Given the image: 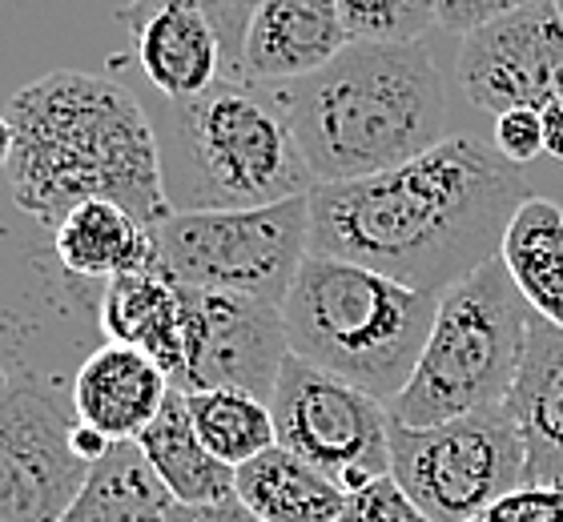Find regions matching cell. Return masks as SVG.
I'll return each instance as SVG.
<instances>
[{"mask_svg": "<svg viewBox=\"0 0 563 522\" xmlns=\"http://www.w3.org/2000/svg\"><path fill=\"white\" fill-rule=\"evenodd\" d=\"M137 446L145 451L153 475L162 478V487L169 490L174 502H222L238 495L234 466H225L222 458H213L201 446L181 390H169L157 418L141 430Z\"/></svg>", "mask_w": 563, "mask_h": 522, "instance_id": "20", "label": "cell"}, {"mask_svg": "<svg viewBox=\"0 0 563 522\" xmlns=\"http://www.w3.org/2000/svg\"><path fill=\"white\" fill-rule=\"evenodd\" d=\"M153 237L162 269L181 286L282 306L310 254V193L258 209H174Z\"/></svg>", "mask_w": 563, "mask_h": 522, "instance_id": "7", "label": "cell"}, {"mask_svg": "<svg viewBox=\"0 0 563 522\" xmlns=\"http://www.w3.org/2000/svg\"><path fill=\"white\" fill-rule=\"evenodd\" d=\"M528 4H540V0H434V24H443L446 33L467 36L499 16L528 9Z\"/></svg>", "mask_w": 563, "mask_h": 522, "instance_id": "29", "label": "cell"}, {"mask_svg": "<svg viewBox=\"0 0 563 522\" xmlns=\"http://www.w3.org/2000/svg\"><path fill=\"white\" fill-rule=\"evenodd\" d=\"M174 499L137 442H113L57 522H165Z\"/></svg>", "mask_w": 563, "mask_h": 522, "instance_id": "21", "label": "cell"}, {"mask_svg": "<svg viewBox=\"0 0 563 522\" xmlns=\"http://www.w3.org/2000/svg\"><path fill=\"white\" fill-rule=\"evenodd\" d=\"M234 490L262 522H339L346 507V490L286 446L238 466Z\"/></svg>", "mask_w": 563, "mask_h": 522, "instance_id": "19", "label": "cell"}, {"mask_svg": "<svg viewBox=\"0 0 563 522\" xmlns=\"http://www.w3.org/2000/svg\"><path fill=\"white\" fill-rule=\"evenodd\" d=\"M495 149L504 153L507 162L528 165L543 153V116L540 109H507L495 116Z\"/></svg>", "mask_w": 563, "mask_h": 522, "instance_id": "27", "label": "cell"}, {"mask_svg": "<svg viewBox=\"0 0 563 522\" xmlns=\"http://www.w3.org/2000/svg\"><path fill=\"white\" fill-rule=\"evenodd\" d=\"M290 354L282 306L222 290L186 286V354L174 374V390L238 386L271 402L282 362Z\"/></svg>", "mask_w": 563, "mask_h": 522, "instance_id": "11", "label": "cell"}, {"mask_svg": "<svg viewBox=\"0 0 563 522\" xmlns=\"http://www.w3.org/2000/svg\"><path fill=\"white\" fill-rule=\"evenodd\" d=\"M342 522H431L415 507V499L395 482V475H378L346 495Z\"/></svg>", "mask_w": 563, "mask_h": 522, "instance_id": "25", "label": "cell"}, {"mask_svg": "<svg viewBox=\"0 0 563 522\" xmlns=\"http://www.w3.org/2000/svg\"><path fill=\"white\" fill-rule=\"evenodd\" d=\"M390 475L431 522H471L523 482V442L504 407L434 426L390 418Z\"/></svg>", "mask_w": 563, "mask_h": 522, "instance_id": "8", "label": "cell"}, {"mask_svg": "<svg viewBox=\"0 0 563 522\" xmlns=\"http://www.w3.org/2000/svg\"><path fill=\"white\" fill-rule=\"evenodd\" d=\"M97 322L109 342L145 349L157 358L174 382L181 354H186V286L174 281L162 266L133 269L106 281Z\"/></svg>", "mask_w": 563, "mask_h": 522, "instance_id": "17", "label": "cell"}, {"mask_svg": "<svg viewBox=\"0 0 563 522\" xmlns=\"http://www.w3.org/2000/svg\"><path fill=\"white\" fill-rule=\"evenodd\" d=\"M459 89L483 113L548 109L563 101V16L555 0L499 16L463 36L455 60Z\"/></svg>", "mask_w": 563, "mask_h": 522, "instance_id": "12", "label": "cell"}, {"mask_svg": "<svg viewBox=\"0 0 563 522\" xmlns=\"http://www.w3.org/2000/svg\"><path fill=\"white\" fill-rule=\"evenodd\" d=\"M351 41L339 0H262L242 48V77L258 85L298 81Z\"/></svg>", "mask_w": 563, "mask_h": 522, "instance_id": "15", "label": "cell"}, {"mask_svg": "<svg viewBox=\"0 0 563 522\" xmlns=\"http://www.w3.org/2000/svg\"><path fill=\"white\" fill-rule=\"evenodd\" d=\"M504 410L523 442V482H563V325L531 313L523 366Z\"/></svg>", "mask_w": 563, "mask_h": 522, "instance_id": "16", "label": "cell"}, {"mask_svg": "<svg viewBox=\"0 0 563 522\" xmlns=\"http://www.w3.org/2000/svg\"><path fill=\"white\" fill-rule=\"evenodd\" d=\"M189 4H198L213 21L225 45V57H230V69H234V77H242V48H246L250 21H254L262 0H189Z\"/></svg>", "mask_w": 563, "mask_h": 522, "instance_id": "28", "label": "cell"}, {"mask_svg": "<svg viewBox=\"0 0 563 522\" xmlns=\"http://www.w3.org/2000/svg\"><path fill=\"white\" fill-rule=\"evenodd\" d=\"M531 306L492 257L471 278L439 293L431 334L411 378L390 402V418L407 426H434L463 414L504 407L528 349Z\"/></svg>", "mask_w": 563, "mask_h": 522, "instance_id": "6", "label": "cell"}, {"mask_svg": "<svg viewBox=\"0 0 563 522\" xmlns=\"http://www.w3.org/2000/svg\"><path fill=\"white\" fill-rule=\"evenodd\" d=\"M540 116H543V153L552 162H563V101L540 109Z\"/></svg>", "mask_w": 563, "mask_h": 522, "instance_id": "31", "label": "cell"}, {"mask_svg": "<svg viewBox=\"0 0 563 522\" xmlns=\"http://www.w3.org/2000/svg\"><path fill=\"white\" fill-rule=\"evenodd\" d=\"M53 245H57L60 266L73 269L77 278L109 281L118 274L162 266L153 225L109 198L81 201L77 209H69L53 230Z\"/></svg>", "mask_w": 563, "mask_h": 522, "instance_id": "18", "label": "cell"}, {"mask_svg": "<svg viewBox=\"0 0 563 522\" xmlns=\"http://www.w3.org/2000/svg\"><path fill=\"white\" fill-rule=\"evenodd\" d=\"M169 390L174 382L162 362L137 346L109 342L93 349L81 362V370L73 374L69 398L77 422L93 426L109 442H137L141 430L157 418Z\"/></svg>", "mask_w": 563, "mask_h": 522, "instance_id": "14", "label": "cell"}, {"mask_svg": "<svg viewBox=\"0 0 563 522\" xmlns=\"http://www.w3.org/2000/svg\"><path fill=\"white\" fill-rule=\"evenodd\" d=\"M271 89L318 186L395 169L446 137V81L422 41H351Z\"/></svg>", "mask_w": 563, "mask_h": 522, "instance_id": "3", "label": "cell"}, {"mask_svg": "<svg viewBox=\"0 0 563 522\" xmlns=\"http://www.w3.org/2000/svg\"><path fill=\"white\" fill-rule=\"evenodd\" d=\"M12 145H16L12 121H9V116H0V169H9V162H12Z\"/></svg>", "mask_w": 563, "mask_h": 522, "instance_id": "32", "label": "cell"}, {"mask_svg": "<svg viewBox=\"0 0 563 522\" xmlns=\"http://www.w3.org/2000/svg\"><path fill=\"white\" fill-rule=\"evenodd\" d=\"M189 422L198 430L201 446L222 458L225 466H242L258 458L262 451L278 446L271 402L238 386H210V390H189L186 395Z\"/></svg>", "mask_w": 563, "mask_h": 522, "instance_id": "23", "label": "cell"}, {"mask_svg": "<svg viewBox=\"0 0 563 522\" xmlns=\"http://www.w3.org/2000/svg\"><path fill=\"white\" fill-rule=\"evenodd\" d=\"M434 310V293L310 249L282 302V325L298 358L390 407L419 362Z\"/></svg>", "mask_w": 563, "mask_h": 522, "instance_id": "5", "label": "cell"}, {"mask_svg": "<svg viewBox=\"0 0 563 522\" xmlns=\"http://www.w3.org/2000/svg\"><path fill=\"white\" fill-rule=\"evenodd\" d=\"M499 257L531 310L563 325V209L531 193L507 225Z\"/></svg>", "mask_w": 563, "mask_h": 522, "instance_id": "22", "label": "cell"}, {"mask_svg": "<svg viewBox=\"0 0 563 522\" xmlns=\"http://www.w3.org/2000/svg\"><path fill=\"white\" fill-rule=\"evenodd\" d=\"M555 9H560V16H563V0H555Z\"/></svg>", "mask_w": 563, "mask_h": 522, "instance_id": "33", "label": "cell"}, {"mask_svg": "<svg viewBox=\"0 0 563 522\" xmlns=\"http://www.w3.org/2000/svg\"><path fill=\"white\" fill-rule=\"evenodd\" d=\"M339 522H342V519H339Z\"/></svg>", "mask_w": 563, "mask_h": 522, "instance_id": "34", "label": "cell"}, {"mask_svg": "<svg viewBox=\"0 0 563 522\" xmlns=\"http://www.w3.org/2000/svg\"><path fill=\"white\" fill-rule=\"evenodd\" d=\"M118 21L133 29L137 65L162 101H186L234 77L213 21L189 0H125Z\"/></svg>", "mask_w": 563, "mask_h": 522, "instance_id": "13", "label": "cell"}, {"mask_svg": "<svg viewBox=\"0 0 563 522\" xmlns=\"http://www.w3.org/2000/svg\"><path fill=\"white\" fill-rule=\"evenodd\" d=\"M12 201L57 230L81 201L109 198L157 225L174 209L165 201L157 129L141 101L93 73L57 69L16 89L9 101Z\"/></svg>", "mask_w": 563, "mask_h": 522, "instance_id": "2", "label": "cell"}, {"mask_svg": "<svg viewBox=\"0 0 563 522\" xmlns=\"http://www.w3.org/2000/svg\"><path fill=\"white\" fill-rule=\"evenodd\" d=\"M528 198L523 165L483 141L443 137L395 169L310 189V249L439 298L499 257Z\"/></svg>", "mask_w": 563, "mask_h": 522, "instance_id": "1", "label": "cell"}, {"mask_svg": "<svg viewBox=\"0 0 563 522\" xmlns=\"http://www.w3.org/2000/svg\"><path fill=\"white\" fill-rule=\"evenodd\" d=\"M77 410L41 374H0V522H57L89 463L73 446Z\"/></svg>", "mask_w": 563, "mask_h": 522, "instance_id": "10", "label": "cell"}, {"mask_svg": "<svg viewBox=\"0 0 563 522\" xmlns=\"http://www.w3.org/2000/svg\"><path fill=\"white\" fill-rule=\"evenodd\" d=\"M165 522H262V519L234 495V499H222V502H174Z\"/></svg>", "mask_w": 563, "mask_h": 522, "instance_id": "30", "label": "cell"}, {"mask_svg": "<svg viewBox=\"0 0 563 522\" xmlns=\"http://www.w3.org/2000/svg\"><path fill=\"white\" fill-rule=\"evenodd\" d=\"M354 41H422L434 24V0H339Z\"/></svg>", "mask_w": 563, "mask_h": 522, "instance_id": "24", "label": "cell"}, {"mask_svg": "<svg viewBox=\"0 0 563 522\" xmlns=\"http://www.w3.org/2000/svg\"><path fill=\"white\" fill-rule=\"evenodd\" d=\"M471 522H563V482H519Z\"/></svg>", "mask_w": 563, "mask_h": 522, "instance_id": "26", "label": "cell"}, {"mask_svg": "<svg viewBox=\"0 0 563 522\" xmlns=\"http://www.w3.org/2000/svg\"><path fill=\"white\" fill-rule=\"evenodd\" d=\"M169 209H258L318 186L271 85L222 77L153 121Z\"/></svg>", "mask_w": 563, "mask_h": 522, "instance_id": "4", "label": "cell"}, {"mask_svg": "<svg viewBox=\"0 0 563 522\" xmlns=\"http://www.w3.org/2000/svg\"><path fill=\"white\" fill-rule=\"evenodd\" d=\"M278 446L294 451L346 495L390 470V407L334 374L286 354L271 395Z\"/></svg>", "mask_w": 563, "mask_h": 522, "instance_id": "9", "label": "cell"}]
</instances>
